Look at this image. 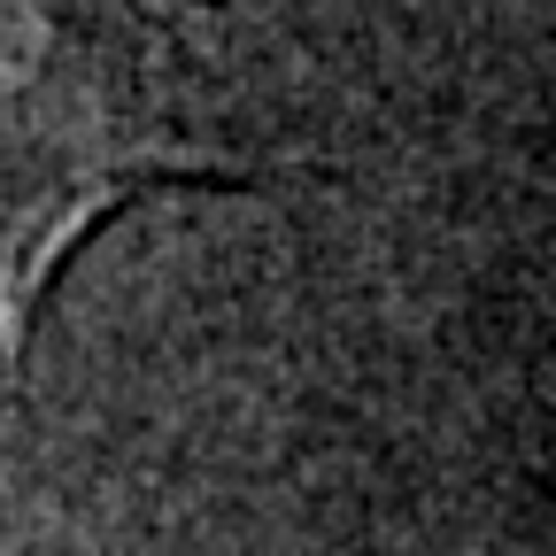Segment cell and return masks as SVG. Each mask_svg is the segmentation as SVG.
<instances>
[{
	"instance_id": "1",
	"label": "cell",
	"mask_w": 556,
	"mask_h": 556,
	"mask_svg": "<svg viewBox=\"0 0 556 556\" xmlns=\"http://www.w3.org/2000/svg\"><path fill=\"white\" fill-rule=\"evenodd\" d=\"M208 170L232 163L163 124L101 39L54 16H0V379L24 371L47 287L109 208Z\"/></svg>"
}]
</instances>
